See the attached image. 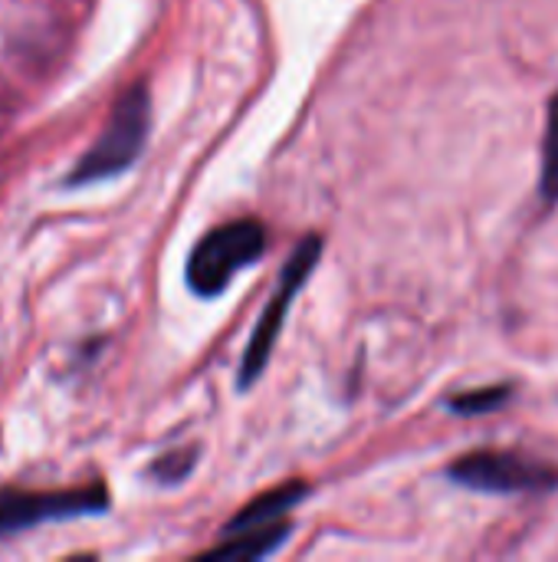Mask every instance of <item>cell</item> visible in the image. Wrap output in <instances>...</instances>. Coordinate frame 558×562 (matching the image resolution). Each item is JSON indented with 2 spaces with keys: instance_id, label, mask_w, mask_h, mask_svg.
I'll use <instances>...</instances> for the list:
<instances>
[{
  "instance_id": "obj_1",
  "label": "cell",
  "mask_w": 558,
  "mask_h": 562,
  "mask_svg": "<svg viewBox=\"0 0 558 562\" xmlns=\"http://www.w3.org/2000/svg\"><path fill=\"white\" fill-rule=\"evenodd\" d=\"M151 125V102L145 86H132L112 109L105 132L95 138V145L82 155V161L72 168L69 184H92L102 178H112L125 171L145 148Z\"/></svg>"
},
{
  "instance_id": "obj_2",
  "label": "cell",
  "mask_w": 558,
  "mask_h": 562,
  "mask_svg": "<svg viewBox=\"0 0 558 562\" xmlns=\"http://www.w3.org/2000/svg\"><path fill=\"white\" fill-rule=\"evenodd\" d=\"M266 250V231L260 221H230L194 247L187 260V283L201 296H217L227 283L250 263H257Z\"/></svg>"
},
{
  "instance_id": "obj_3",
  "label": "cell",
  "mask_w": 558,
  "mask_h": 562,
  "mask_svg": "<svg viewBox=\"0 0 558 562\" xmlns=\"http://www.w3.org/2000/svg\"><path fill=\"white\" fill-rule=\"evenodd\" d=\"M319 254H322V240H319V237H306V240L299 244V250L293 254V260L286 263L283 280H280V286H276V296L266 303V313L260 316L257 333H253V339H250V346H247L243 369H240V385H253V382H257V375L266 369V362H270V349H273V342H276L280 329H283L286 310H289L293 296L299 293V286L306 283V277H309L312 263L319 260Z\"/></svg>"
},
{
  "instance_id": "obj_4",
  "label": "cell",
  "mask_w": 558,
  "mask_h": 562,
  "mask_svg": "<svg viewBox=\"0 0 558 562\" xmlns=\"http://www.w3.org/2000/svg\"><path fill=\"white\" fill-rule=\"evenodd\" d=\"M105 510V491H66V494H20L3 491L0 494V533L26 530L46 520H69L82 514H102Z\"/></svg>"
},
{
  "instance_id": "obj_5",
  "label": "cell",
  "mask_w": 558,
  "mask_h": 562,
  "mask_svg": "<svg viewBox=\"0 0 558 562\" xmlns=\"http://www.w3.org/2000/svg\"><path fill=\"white\" fill-rule=\"evenodd\" d=\"M454 481L464 487L477 491H493V494H516V491H539V487H556V474H549L539 464H529L513 454H477L460 461L451 471Z\"/></svg>"
},
{
  "instance_id": "obj_6",
  "label": "cell",
  "mask_w": 558,
  "mask_h": 562,
  "mask_svg": "<svg viewBox=\"0 0 558 562\" xmlns=\"http://www.w3.org/2000/svg\"><path fill=\"white\" fill-rule=\"evenodd\" d=\"M306 497V491L296 484V487H280L266 497H260L257 504H250L243 514H237L227 527V533H247V530H263L266 524H273L283 510H293L299 501Z\"/></svg>"
},
{
  "instance_id": "obj_7",
  "label": "cell",
  "mask_w": 558,
  "mask_h": 562,
  "mask_svg": "<svg viewBox=\"0 0 558 562\" xmlns=\"http://www.w3.org/2000/svg\"><path fill=\"white\" fill-rule=\"evenodd\" d=\"M283 537H286V527H273V530L263 527V530L253 533V537H230V543L220 547V550H214L210 557H263V553H270L273 547H280Z\"/></svg>"
},
{
  "instance_id": "obj_8",
  "label": "cell",
  "mask_w": 558,
  "mask_h": 562,
  "mask_svg": "<svg viewBox=\"0 0 558 562\" xmlns=\"http://www.w3.org/2000/svg\"><path fill=\"white\" fill-rule=\"evenodd\" d=\"M543 194L549 201L558 198V99L553 102V119L546 132V165H543Z\"/></svg>"
},
{
  "instance_id": "obj_9",
  "label": "cell",
  "mask_w": 558,
  "mask_h": 562,
  "mask_svg": "<svg viewBox=\"0 0 558 562\" xmlns=\"http://www.w3.org/2000/svg\"><path fill=\"white\" fill-rule=\"evenodd\" d=\"M191 464H194V454L191 451H178V454L161 458L155 474H161V481H178V477H184L191 471Z\"/></svg>"
},
{
  "instance_id": "obj_10",
  "label": "cell",
  "mask_w": 558,
  "mask_h": 562,
  "mask_svg": "<svg viewBox=\"0 0 558 562\" xmlns=\"http://www.w3.org/2000/svg\"><path fill=\"white\" fill-rule=\"evenodd\" d=\"M506 392L500 389V392H480V395H474V398H460V402H454V408L457 412H480V408H493V402H500Z\"/></svg>"
}]
</instances>
